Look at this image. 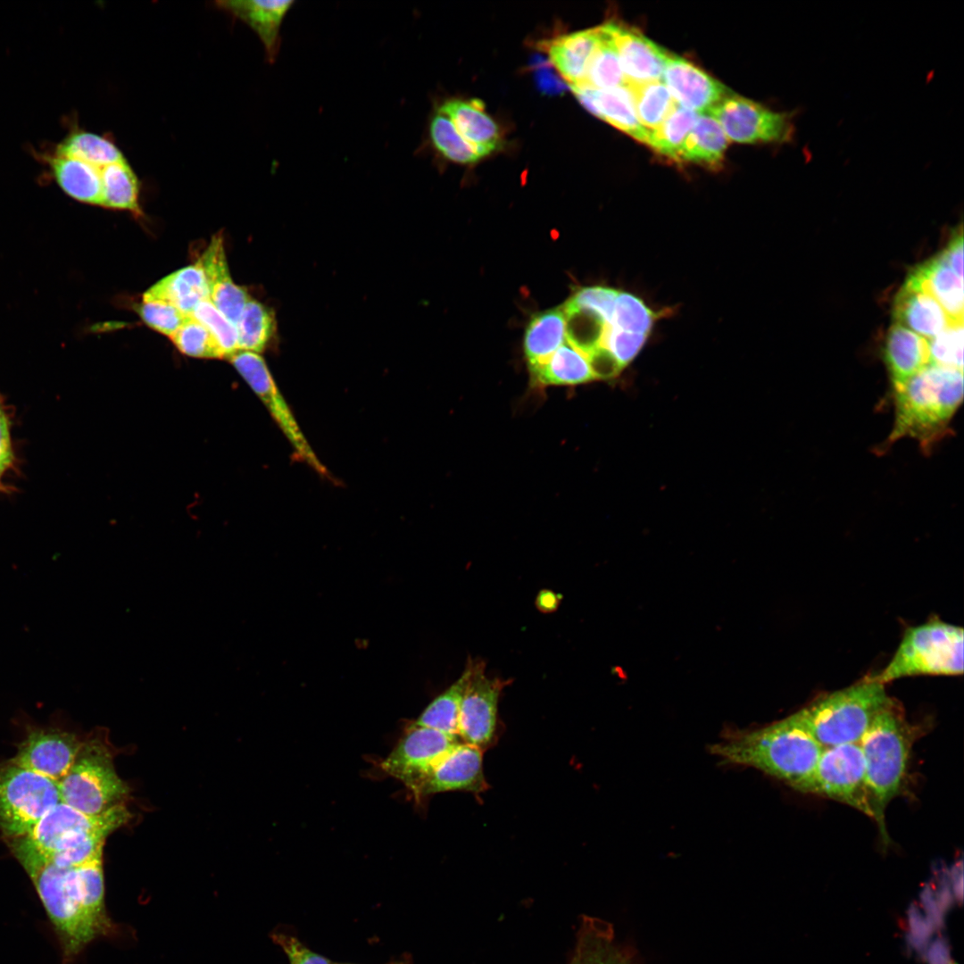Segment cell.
Returning <instances> with one entry per match:
<instances>
[{"mask_svg":"<svg viewBox=\"0 0 964 964\" xmlns=\"http://www.w3.org/2000/svg\"><path fill=\"white\" fill-rule=\"evenodd\" d=\"M823 749L796 712L762 727L729 730L710 747L724 763L755 769L797 791Z\"/></svg>","mask_w":964,"mask_h":964,"instance_id":"obj_1","label":"cell"},{"mask_svg":"<svg viewBox=\"0 0 964 964\" xmlns=\"http://www.w3.org/2000/svg\"><path fill=\"white\" fill-rule=\"evenodd\" d=\"M10 848L29 877L61 948L62 964H71L98 937L113 936L119 928L85 905L75 868H61L37 851L8 839Z\"/></svg>","mask_w":964,"mask_h":964,"instance_id":"obj_2","label":"cell"},{"mask_svg":"<svg viewBox=\"0 0 964 964\" xmlns=\"http://www.w3.org/2000/svg\"><path fill=\"white\" fill-rule=\"evenodd\" d=\"M962 399L963 371L928 365L893 392V428L877 451L885 453L898 440L910 437L928 454L949 433L950 422Z\"/></svg>","mask_w":964,"mask_h":964,"instance_id":"obj_3","label":"cell"},{"mask_svg":"<svg viewBox=\"0 0 964 964\" xmlns=\"http://www.w3.org/2000/svg\"><path fill=\"white\" fill-rule=\"evenodd\" d=\"M917 735V728L907 719L901 703L891 698L859 743L865 761L872 819L885 843V809L903 785Z\"/></svg>","mask_w":964,"mask_h":964,"instance_id":"obj_4","label":"cell"},{"mask_svg":"<svg viewBox=\"0 0 964 964\" xmlns=\"http://www.w3.org/2000/svg\"><path fill=\"white\" fill-rule=\"evenodd\" d=\"M892 697L873 676L824 694L796 711L800 720L824 748L859 744Z\"/></svg>","mask_w":964,"mask_h":964,"instance_id":"obj_5","label":"cell"},{"mask_svg":"<svg viewBox=\"0 0 964 964\" xmlns=\"http://www.w3.org/2000/svg\"><path fill=\"white\" fill-rule=\"evenodd\" d=\"M963 628L934 617L909 627L886 667L872 675L887 685L915 676H958L963 673Z\"/></svg>","mask_w":964,"mask_h":964,"instance_id":"obj_6","label":"cell"},{"mask_svg":"<svg viewBox=\"0 0 964 964\" xmlns=\"http://www.w3.org/2000/svg\"><path fill=\"white\" fill-rule=\"evenodd\" d=\"M58 787L62 802L88 815L121 802L129 791L115 771L109 749L97 739L82 742Z\"/></svg>","mask_w":964,"mask_h":964,"instance_id":"obj_7","label":"cell"},{"mask_svg":"<svg viewBox=\"0 0 964 964\" xmlns=\"http://www.w3.org/2000/svg\"><path fill=\"white\" fill-rule=\"evenodd\" d=\"M61 802L58 783L11 761L0 767V830L8 839L27 835Z\"/></svg>","mask_w":964,"mask_h":964,"instance_id":"obj_8","label":"cell"},{"mask_svg":"<svg viewBox=\"0 0 964 964\" xmlns=\"http://www.w3.org/2000/svg\"><path fill=\"white\" fill-rule=\"evenodd\" d=\"M798 791L827 797L872 819L864 757L859 744L825 747Z\"/></svg>","mask_w":964,"mask_h":964,"instance_id":"obj_9","label":"cell"},{"mask_svg":"<svg viewBox=\"0 0 964 964\" xmlns=\"http://www.w3.org/2000/svg\"><path fill=\"white\" fill-rule=\"evenodd\" d=\"M705 113L718 121L728 141L785 145L795 137L794 111H774L734 92Z\"/></svg>","mask_w":964,"mask_h":964,"instance_id":"obj_10","label":"cell"},{"mask_svg":"<svg viewBox=\"0 0 964 964\" xmlns=\"http://www.w3.org/2000/svg\"><path fill=\"white\" fill-rule=\"evenodd\" d=\"M228 360L264 403L300 461L322 476L326 467L313 452L289 405L276 385L263 358L256 353L239 350Z\"/></svg>","mask_w":964,"mask_h":964,"instance_id":"obj_11","label":"cell"},{"mask_svg":"<svg viewBox=\"0 0 964 964\" xmlns=\"http://www.w3.org/2000/svg\"><path fill=\"white\" fill-rule=\"evenodd\" d=\"M470 673L461 700L458 735L461 742L485 751L496 737L499 696L508 681L490 678L480 660L468 662Z\"/></svg>","mask_w":964,"mask_h":964,"instance_id":"obj_12","label":"cell"},{"mask_svg":"<svg viewBox=\"0 0 964 964\" xmlns=\"http://www.w3.org/2000/svg\"><path fill=\"white\" fill-rule=\"evenodd\" d=\"M459 742L461 741L436 729L411 723L405 735L381 762V768L415 794L434 767Z\"/></svg>","mask_w":964,"mask_h":964,"instance_id":"obj_13","label":"cell"},{"mask_svg":"<svg viewBox=\"0 0 964 964\" xmlns=\"http://www.w3.org/2000/svg\"><path fill=\"white\" fill-rule=\"evenodd\" d=\"M131 814L119 802L98 815H88L61 802L52 808L24 836L13 840L46 855L64 837L79 831L115 829L126 824Z\"/></svg>","mask_w":964,"mask_h":964,"instance_id":"obj_14","label":"cell"},{"mask_svg":"<svg viewBox=\"0 0 964 964\" xmlns=\"http://www.w3.org/2000/svg\"><path fill=\"white\" fill-rule=\"evenodd\" d=\"M82 744L58 728H30L9 761L58 783L69 771Z\"/></svg>","mask_w":964,"mask_h":964,"instance_id":"obj_15","label":"cell"},{"mask_svg":"<svg viewBox=\"0 0 964 964\" xmlns=\"http://www.w3.org/2000/svg\"><path fill=\"white\" fill-rule=\"evenodd\" d=\"M482 754L483 751L476 746L457 743L434 767L415 795L419 798L456 790L474 794L486 791Z\"/></svg>","mask_w":964,"mask_h":964,"instance_id":"obj_16","label":"cell"},{"mask_svg":"<svg viewBox=\"0 0 964 964\" xmlns=\"http://www.w3.org/2000/svg\"><path fill=\"white\" fill-rule=\"evenodd\" d=\"M661 81L677 104L705 113L732 91L702 70L679 56L669 55Z\"/></svg>","mask_w":964,"mask_h":964,"instance_id":"obj_17","label":"cell"},{"mask_svg":"<svg viewBox=\"0 0 964 964\" xmlns=\"http://www.w3.org/2000/svg\"><path fill=\"white\" fill-rule=\"evenodd\" d=\"M606 24L627 81L661 80L669 54L636 29L614 21Z\"/></svg>","mask_w":964,"mask_h":964,"instance_id":"obj_18","label":"cell"},{"mask_svg":"<svg viewBox=\"0 0 964 964\" xmlns=\"http://www.w3.org/2000/svg\"><path fill=\"white\" fill-rule=\"evenodd\" d=\"M33 156L44 164L49 176L70 197L80 203L102 205V170L107 164L57 154L48 147L33 150Z\"/></svg>","mask_w":964,"mask_h":964,"instance_id":"obj_19","label":"cell"},{"mask_svg":"<svg viewBox=\"0 0 964 964\" xmlns=\"http://www.w3.org/2000/svg\"><path fill=\"white\" fill-rule=\"evenodd\" d=\"M882 357L893 392L931 364L927 339L897 323L886 332Z\"/></svg>","mask_w":964,"mask_h":964,"instance_id":"obj_20","label":"cell"},{"mask_svg":"<svg viewBox=\"0 0 964 964\" xmlns=\"http://www.w3.org/2000/svg\"><path fill=\"white\" fill-rule=\"evenodd\" d=\"M198 262L207 278L209 300L236 326L250 296L230 277L220 236L212 238Z\"/></svg>","mask_w":964,"mask_h":964,"instance_id":"obj_21","label":"cell"},{"mask_svg":"<svg viewBox=\"0 0 964 964\" xmlns=\"http://www.w3.org/2000/svg\"><path fill=\"white\" fill-rule=\"evenodd\" d=\"M893 323L926 339H931L953 322L940 303L922 288L906 281L897 292L892 308Z\"/></svg>","mask_w":964,"mask_h":964,"instance_id":"obj_22","label":"cell"},{"mask_svg":"<svg viewBox=\"0 0 964 964\" xmlns=\"http://www.w3.org/2000/svg\"><path fill=\"white\" fill-rule=\"evenodd\" d=\"M579 103L592 114L647 145L649 131L637 120L627 89L570 87Z\"/></svg>","mask_w":964,"mask_h":964,"instance_id":"obj_23","label":"cell"},{"mask_svg":"<svg viewBox=\"0 0 964 964\" xmlns=\"http://www.w3.org/2000/svg\"><path fill=\"white\" fill-rule=\"evenodd\" d=\"M453 121L461 137L481 158L499 150L503 136L498 124L486 112L482 101L478 99H450L438 108Z\"/></svg>","mask_w":964,"mask_h":964,"instance_id":"obj_24","label":"cell"},{"mask_svg":"<svg viewBox=\"0 0 964 964\" xmlns=\"http://www.w3.org/2000/svg\"><path fill=\"white\" fill-rule=\"evenodd\" d=\"M220 8L246 23L263 44L266 57L273 62L280 46V28L295 1H219Z\"/></svg>","mask_w":964,"mask_h":964,"instance_id":"obj_25","label":"cell"},{"mask_svg":"<svg viewBox=\"0 0 964 964\" xmlns=\"http://www.w3.org/2000/svg\"><path fill=\"white\" fill-rule=\"evenodd\" d=\"M568 964H635L633 957L617 941L611 924L583 916L573 953Z\"/></svg>","mask_w":964,"mask_h":964,"instance_id":"obj_26","label":"cell"},{"mask_svg":"<svg viewBox=\"0 0 964 964\" xmlns=\"http://www.w3.org/2000/svg\"><path fill=\"white\" fill-rule=\"evenodd\" d=\"M905 281L930 294L953 322H963V278L958 276L940 254L916 266Z\"/></svg>","mask_w":964,"mask_h":964,"instance_id":"obj_27","label":"cell"},{"mask_svg":"<svg viewBox=\"0 0 964 964\" xmlns=\"http://www.w3.org/2000/svg\"><path fill=\"white\" fill-rule=\"evenodd\" d=\"M599 37V28L595 27L559 36L544 43L551 63L569 87L584 83Z\"/></svg>","mask_w":964,"mask_h":964,"instance_id":"obj_28","label":"cell"},{"mask_svg":"<svg viewBox=\"0 0 964 964\" xmlns=\"http://www.w3.org/2000/svg\"><path fill=\"white\" fill-rule=\"evenodd\" d=\"M205 299H209V287L198 261L162 278L143 295V301L163 302L187 315Z\"/></svg>","mask_w":964,"mask_h":964,"instance_id":"obj_29","label":"cell"},{"mask_svg":"<svg viewBox=\"0 0 964 964\" xmlns=\"http://www.w3.org/2000/svg\"><path fill=\"white\" fill-rule=\"evenodd\" d=\"M727 144L728 140L718 121L708 113H699L678 150L676 162L719 170Z\"/></svg>","mask_w":964,"mask_h":964,"instance_id":"obj_30","label":"cell"},{"mask_svg":"<svg viewBox=\"0 0 964 964\" xmlns=\"http://www.w3.org/2000/svg\"><path fill=\"white\" fill-rule=\"evenodd\" d=\"M566 319L562 307L536 314L524 335V353L528 366L544 362L564 342Z\"/></svg>","mask_w":964,"mask_h":964,"instance_id":"obj_31","label":"cell"},{"mask_svg":"<svg viewBox=\"0 0 964 964\" xmlns=\"http://www.w3.org/2000/svg\"><path fill=\"white\" fill-rule=\"evenodd\" d=\"M541 385H577L594 379L584 353L569 342L562 344L544 362L529 367Z\"/></svg>","mask_w":964,"mask_h":964,"instance_id":"obj_32","label":"cell"},{"mask_svg":"<svg viewBox=\"0 0 964 964\" xmlns=\"http://www.w3.org/2000/svg\"><path fill=\"white\" fill-rule=\"evenodd\" d=\"M52 151L78 157L96 164H109L125 158L114 141L107 137L71 127L58 143L48 146Z\"/></svg>","mask_w":964,"mask_h":964,"instance_id":"obj_33","label":"cell"},{"mask_svg":"<svg viewBox=\"0 0 964 964\" xmlns=\"http://www.w3.org/2000/svg\"><path fill=\"white\" fill-rule=\"evenodd\" d=\"M635 112L640 124L648 131L659 127L677 105L661 80L627 81Z\"/></svg>","mask_w":964,"mask_h":964,"instance_id":"obj_34","label":"cell"},{"mask_svg":"<svg viewBox=\"0 0 964 964\" xmlns=\"http://www.w3.org/2000/svg\"><path fill=\"white\" fill-rule=\"evenodd\" d=\"M469 673L470 668L467 663L461 677L435 698L412 724L436 729L460 740L458 735L460 704Z\"/></svg>","mask_w":964,"mask_h":964,"instance_id":"obj_35","label":"cell"},{"mask_svg":"<svg viewBox=\"0 0 964 964\" xmlns=\"http://www.w3.org/2000/svg\"><path fill=\"white\" fill-rule=\"evenodd\" d=\"M102 207L139 212V183L126 158L102 170Z\"/></svg>","mask_w":964,"mask_h":964,"instance_id":"obj_36","label":"cell"},{"mask_svg":"<svg viewBox=\"0 0 964 964\" xmlns=\"http://www.w3.org/2000/svg\"><path fill=\"white\" fill-rule=\"evenodd\" d=\"M599 28V41L589 62L584 83L594 89L624 87L627 79L622 71L607 24Z\"/></svg>","mask_w":964,"mask_h":964,"instance_id":"obj_37","label":"cell"},{"mask_svg":"<svg viewBox=\"0 0 964 964\" xmlns=\"http://www.w3.org/2000/svg\"><path fill=\"white\" fill-rule=\"evenodd\" d=\"M236 328L238 349L260 353L275 336L276 320L271 309L250 298Z\"/></svg>","mask_w":964,"mask_h":964,"instance_id":"obj_38","label":"cell"},{"mask_svg":"<svg viewBox=\"0 0 964 964\" xmlns=\"http://www.w3.org/2000/svg\"><path fill=\"white\" fill-rule=\"evenodd\" d=\"M429 140L445 159L460 164H474L481 157L461 137L451 119L436 109L428 125Z\"/></svg>","mask_w":964,"mask_h":964,"instance_id":"obj_39","label":"cell"},{"mask_svg":"<svg viewBox=\"0 0 964 964\" xmlns=\"http://www.w3.org/2000/svg\"><path fill=\"white\" fill-rule=\"evenodd\" d=\"M108 830L79 831L62 839L46 857L61 868H73L103 853Z\"/></svg>","mask_w":964,"mask_h":964,"instance_id":"obj_40","label":"cell"},{"mask_svg":"<svg viewBox=\"0 0 964 964\" xmlns=\"http://www.w3.org/2000/svg\"><path fill=\"white\" fill-rule=\"evenodd\" d=\"M698 115L695 112L677 105L659 127L649 131L647 145L657 154L676 162L678 150Z\"/></svg>","mask_w":964,"mask_h":964,"instance_id":"obj_41","label":"cell"},{"mask_svg":"<svg viewBox=\"0 0 964 964\" xmlns=\"http://www.w3.org/2000/svg\"><path fill=\"white\" fill-rule=\"evenodd\" d=\"M566 319L569 343L585 355L599 347L607 327L595 312L565 303L562 307Z\"/></svg>","mask_w":964,"mask_h":964,"instance_id":"obj_42","label":"cell"},{"mask_svg":"<svg viewBox=\"0 0 964 964\" xmlns=\"http://www.w3.org/2000/svg\"><path fill=\"white\" fill-rule=\"evenodd\" d=\"M170 339L178 350L185 355L195 358H224L214 337L191 315L187 316Z\"/></svg>","mask_w":964,"mask_h":964,"instance_id":"obj_43","label":"cell"},{"mask_svg":"<svg viewBox=\"0 0 964 964\" xmlns=\"http://www.w3.org/2000/svg\"><path fill=\"white\" fill-rule=\"evenodd\" d=\"M657 315L637 296L619 292L611 326L625 331L648 335Z\"/></svg>","mask_w":964,"mask_h":964,"instance_id":"obj_44","label":"cell"},{"mask_svg":"<svg viewBox=\"0 0 964 964\" xmlns=\"http://www.w3.org/2000/svg\"><path fill=\"white\" fill-rule=\"evenodd\" d=\"M190 315L203 324L214 337L223 353L224 358L228 359L239 351L236 326L209 299L200 302Z\"/></svg>","mask_w":964,"mask_h":964,"instance_id":"obj_45","label":"cell"},{"mask_svg":"<svg viewBox=\"0 0 964 964\" xmlns=\"http://www.w3.org/2000/svg\"><path fill=\"white\" fill-rule=\"evenodd\" d=\"M927 344L931 364L963 371V322L949 325Z\"/></svg>","mask_w":964,"mask_h":964,"instance_id":"obj_46","label":"cell"},{"mask_svg":"<svg viewBox=\"0 0 964 964\" xmlns=\"http://www.w3.org/2000/svg\"><path fill=\"white\" fill-rule=\"evenodd\" d=\"M270 936L286 954L289 964H334L330 959L309 948L290 925H278Z\"/></svg>","mask_w":964,"mask_h":964,"instance_id":"obj_47","label":"cell"},{"mask_svg":"<svg viewBox=\"0 0 964 964\" xmlns=\"http://www.w3.org/2000/svg\"><path fill=\"white\" fill-rule=\"evenodd\" d=\"M137 312L148 327L170 337L188 316L176 307L158 301H143Z\"/></svg>","mask_w":964,"mask_h":964,"instance_id":"obj_48","label":"cell"},{"mask_svg":"<svg viewBox=\"0 0 964 964\" xmlns=\"http://www.w3.org/2000/svg\"><path fill=\"white\" fill-rule=\"evenodd\" d=\"M618 294L616 289L611 287H586L578 289L567 303L595 312L611 325Z\"/></svg>","mask_w":964,"mask_h":964,"instance_id":"obj_49","label":"cell"},{"mask_svg":"<svg viewBox=\"0 0 964 964\" xmlns=\"http://www.w3.org/2000/svg\"><path fill=\"white\" fill-rule=\"evenodd\" d=\"M647 336L607 325L602 345L623 365L628 364L640 352Z\"/></svg>","mask_w":964,"mask_h":964,"instance_id":"obj_50","label":"cell"},{"mask_svg":"<svg viewBox=\"0 0 964 964\" xmlns=\"http://www.w3.org/2000/svg\"><path fill=\"white\" fill-rule=\"evenodd\" d=\"M586 359L594 378H614L624 367L609 350L601 345L590 352Z\"/></svg>","mask_w":964,"mask_h":964,"instance_id":"obj_51","label":"cell"},{"mask_svg":"<svg viewBox=\"0 0 964 964\" xmlns=\"http://www.w3.org/2000/svg\"><path fill=\"white\" fill-rule=\"evenodd\" d=\"M939 254L958 276L963 278V234L961 228L952 234L947 245Z\"/></svg>","mask_w":964,"mask_h":964,"instance_id":"obj_52","label":"cell"},{"mask_svg":"<svg viewBox=\"0 0 964 964\" xmlns=\"http://www.w3.org/2000/svg\"><path fill=\"white\" fill-rule=\"evenodd\" d=\"M907 918L910 932L918 937L929 940L935 928L916 902H911L909 905Z\"/></svg>","mask_w":964,"mask_h":964,"instance_id":"obj_53","label":"cell"},{"mask_svg":"<svg viewBox=\"0 0 964 964\" xmlns=\"http://www.w3.org/2000/svg\"><path fill=\"white\" fill-rule=\"evenodd\" d=\"M13 453L11 444L9 422L0 405V480L4 471L12 463Z\"/></svg>","mask_w":964,"mask_h":964,"instance_id":"obj_54","label":"cell"},{"mask_svg":"<svg viewBox=\"0 0 964 964\" xmlns=\"http://www.w3.org/2000/svg\"><path fill=\"white\" fill-rule=\"evenodd\" d=\"M920 901L926 916L932 923L935 930H940L944 927V913L940 910L934 892L929 885L925 886L920 893Z\"/></svg>","mask_w":964,"mask_h":964,"instance_id":"obj_55","label":"cell"},{"mask_svg":"<svg viewBox=\"0 0 964 964\" xmlns=\"http://www.w3.org/2000/svg\"><path fill=\"white\" fill-rule=\"evenodd\" d=\"M924 958L928 964H955L952 959L949 941L943 935L928 943Z\"/></svg>","mask_w":964,"mask_h":964,"instance_id":"obj_56","label":"cell"},{"mask_svg":"<svg viewBox=\"0 0 964 964\" xmlns=\"http://www.w3.org/2000/svg\"><path fill=\"white\" fill-rule=\"evenodd\" d=\"M544 62V61H543ZM542 62H538L539 67L536 69V80L538 87L544 93L557 94L565 89L564 84L559 78Z\"/></svg>","mask_w":964,"mask_h":964,"instance_id":"obj_57","label":"cell"},{"mask_svg":"<svg viewBox=\"0 0 964 964\" xmlns=\"http://www.w3.org/2000/svg\"><path fill=\"white\" fill-rule=\"evenodd\" d=\"M561 600V595L549 589L541 590L536 598V607L544 613H551L557 610Z\"/></svg>","mask_w":964,"mask_h":964,"instance_id":"obj_58","label":"cell"},{"mask_svg":"<svg viewBox=\"0 0 964 964\" xmlns=\"http://www.w3.org/2000/svg\"><path fill=\"white\" fill-rule=\"evenodd\" d=\"M950 880L947 877H943L939 887L935 893L936 902L940 910L945 913L953 905L954 898L950 887Z\"/></svg>","mask_w":964,"mask_h":964,"instance_id":"obj_59","label":"cell"},{"mask_svg":"<svg viewBox=\"0 0 964 964\" xmlns=\"http://www.w3.org/2000/svg\"><path fill=\"white\" fill-rule=\"evenodd\" d=\"M907 950L914 952L918 956L924 958L926 950L928 946L929 940H925L918 937L908 931L904 935Z\"/></svg>","mask_w":964,"mask_h":964,"instance_id":"obj_60","label":"cell"},{"mask_svg":"<svg viewBox=\"0 0 964 964\" xmlns=\"http://www.w3.org/2000/svg\"><path fill=\"white\" fill-rule=\"evenodd\" d=\"M952 879L955 899L961 903L963 899V878L961 863L952 868Z\"/></svg>","mask_w":964,"mask_h":964,"instance_id":"obj_61","label":"cell"},{"mask_svg":"<svg viewBox=\"0 0 964 964\" xmlns=\"http://www.w3.org/2000/svg\"><path fill=\"white\" fill-rule=\"evenodd\" d=\"M334 964H354V963L334 962ZM385 964H412V960H411V957L408 953H403L401 957H398V958L394 959V960L392 959L390 961H388V962H386Z\"/></svg>","mask_w":964,"mask_h":964,"instance_id":"obj_62","label":"cell"}]
</instances>
